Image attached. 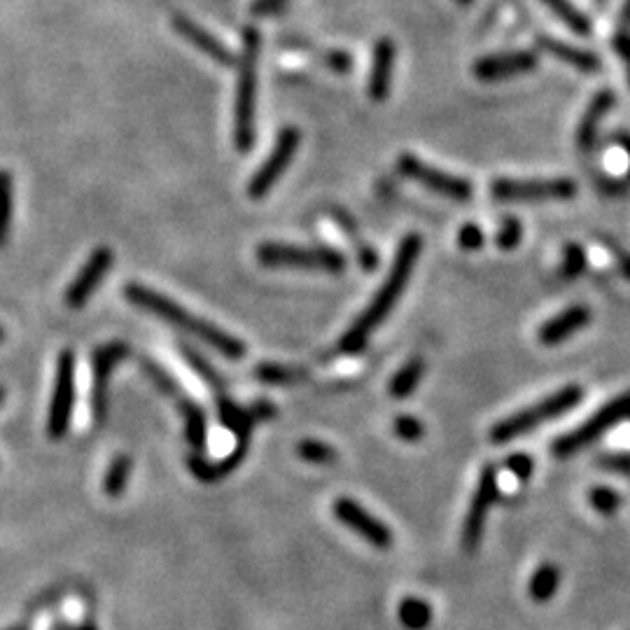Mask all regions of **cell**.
Segmentation results:
<instances>
[{"mask_svg":"<svg viewBox=\"0 0 630 630\" xmlns=\"http://www.w3.org/2000/svg\"><path fill=\"white\" fill-rule=\"evenodd\" d=\"M420 252H423V238L418 234H409L402 238L399 248L392 259V266L388 271V278L383 280L381 290L374 294L371 304L364 308L353 325L346 329V334L341 336L339 350L346 355H357L367 348L371 334L388 320L392 308L397 306V301L402 299V294L409 285L413 266H416Z\"/></svg>","mask_w":630,"mask_h":630,"instance_id":"cell-1","label":"cell"},{"mask_svg":"<svg viewBox=\"0 0 630 630\" xmlns=\"http://www.w3.org/2000/svg\"><path fill=\"white\" fill-rule=\"evenodd\" d=\"M124 294L133 306L143 308V311L157 315V318L168 322V325L196 336V339L208 343L210 348H215L217 353L227 357V360H243V355H245L243 341H238L234 334L224 332V329L201 320L199 315L185 311V308L175 304L173 299H168L166 294H161L157 290H152V287H145L140 283L126 285Z\"/></svg>","mask_w":630,"mask_h":630,"instance_id":"cell-2","label":"cell"},{"mask_svg":"<svg viewBox=\"0 0 630 630\" xmlns=\"http://www.w3.org/2000/svg\"><path fill=\"white\" fill-rule=\"evenodd\" d=\"M262 52V33L245 28L243 49L238 56V82L234 103V143L238 152H250L257 136V66Z\"/></svg>","mask_w":630,"mask_h":630,"instance_id":"cell-3","label":"cell"},{"mask_svg":"<svg viewBox=\"0 0 630 630\" xmlns=\"http://www.w3.org/2000/svg\"><path fill=\"white\" fill-rule=\"evenodd\" d=\"M581 397H584V390L579 385H565V388L553 392V395L539 399L537 404L525 406V409L514 413V416L495 423L493 430H490V441L493 444H507V441L525 437V434L535 432L539 425L565 416L567 411H572L581 402Z\"/></svg>","mask_w":630,"mask_h":630,"instance_id":"cell-4","label":"cell"},{"mask_svg":"<svg viewBox=\"0 0 630 630\" xmlns=\"http://www.w3.org/2000/svg\"><path fill=\"white\" fill-rule=\"evenodd\" d=\"M257 259L269 269H301V271H327L341 273L346 269V257L339 250L315 245H285V243H262L257 248Z\"/></svg>","mask_w":630,"mask_h":630,"instance_id":"cell-5","label":"cell"},{"mask_svg":"<svg viewBox=\"0 0 630 630\" xmlns=\"http://www.w3.org/2000/svg\"><path fill=\"white\" fill-rule=\"evenodd\" d=\"M626 418H630V390L623 392L619 397H614L612 402H607L600 411H595L586 423L574 427L572 432L560 434V437L551 444V453L560 460L572 458V455L584 451L588 444L598 441L602 434H607L614 425H619L621 420Z\"/></svg>","mask_w":630,"mask_h":630,"instance_id":"cell-6","label":"cell"},{"mask_svg":"<svg viewBox=\"0 0 630 630\" xmlns=\"http://www.w3.org/2000/svg\"><path fill=\"white\" fill-rule=\"evenodd\" d=\"M490 194L497 201H565L577 196V182L570 178H500L490 182Z\"/></svg>","mask_w":630,"mask_h":630,"instance_id":"cell-7","label":"cell"},{"mask_svg":"<svg viewBox=\"0 0 630 630\" xmlns=\"http://www.w3.org/2000/svg\"><path fill=\"white\" fill-rule=\"evenodd\" d=\"M75 406V355L73 350H63L56 364V381L52 402L47 413V437L59 441L68 434Z\"/></svg>","mask_w":630,"mask_h":630,"instance_id":"cell-8","label":"cell"},{"mask_svg":"<svg viewBox=\"0 0 630 630\" xmlns=\"http://www.w3.org/2000/svg\"><path fill=\"white\" fill-rule=\"evenodd\" d=\"M397 171L402 173L404 178L418 182V185L427 187L434 194L446 196V199L469 201L474 194V187L469 180L460 178V175L439 171V168L425 164L423 159L413 157V154H402V157L397 159Z\"/></svg>","mask_w":630,"mask_h":630,"instance_id":"cell-9","label":"cell"},{"mask_svg":"<svg viewBox=\"0 0 630 630\" xmlns=\"http://www.w3.org/2000/svg\"><path fill=\"white\" fill-rule=\"evenodd\" d=\"M301 143V133L297 126H285L283 131L278 133L276 145L269 152V157L262 161V166L257 168V173L252 175L248 182V196L250 199H262L271 192V187L283 178V173L290 168L294 154L299 150Z\"/></svg>","mask_w":630,"mask_h":630,"instance_id":"cell-10","label":"cell"},{"mask_svg":"<svg viewBox=\"0 0 630 630\" xmlns=\"http://www.w3.org/2000/svg\"><path fill=\"white\" fill-rule=\"evenodd\" d=\"M497 495H500V483H497V467L486 465L481 469L479 483H476L472 504H469V511L465 516V525H462V549L467 553H472L479 549L483 528H486V516L490 507H493Z\"/></svg>","mask_w":630,"mask_h":630,"instance_id":"cell-11","label":"cell"},{"mask_svg":"<svg viewBox=\"0 0 630 630\" xmlns=\"http://www.w3.org/2000/svg\"><path fill=\"white\" fill-rule=\"evenodd\" d=\"M334 516L346 528L367 539L371 546H376V549H390L392 546V532L388 525L378 521L376 516H371L367 509L360 507L355 500H350V497H339L334 502Z\"/></svg>","mask_w":630,"mask_h":630,"instance_id":"cell-12","label":"cell"},{"mask_svg":"<svg viewBox=\"0 0 630 630\" xmlns=\"http://www.w3.org/2000/svg\"><path fill=\"white\" fill-rule=\"evenodd\" d=\"M112 262H115V255H112V250L105 248V245L91 252L89 259L80 269V273H77L75 280L66 290V294H63L66 306L77 311V308H82L84 304H87L96 287L101 285V280L108 276Z\"/></svg>","mask_w":630,"mask_h":630,"instance_id":"cell-13","label":"cell"},{"mask_svg":"<svg viewBox=\"0 0 630 630\" xmlns=\"http://www.w3.org/2000/svg\"><path fill=\"white\" fill-rule=\"evenodd\" d=\"M129 355V346L122 341L103 343L94 353V388H91V409L94 420L103 423L105 411H108V383L117 362H122Z\"/></svg>","mask_w":630,"mask_h":630,"instance_id":"cell-14","label":"cell"},{"mask_svg":"<svg viewBox=\"0 0 630 630\" xmlns=\"http://www.w3.org/2000/svg\"><path fill=\"white\" fill-rule=\"evenodd\" d=\"M537 63L539 56L535 52L521 49V52L483 56V59H479L472 66V73L476 80L481 82H500L509 80V77L530 73V70L537 68Z\"/></svg>","mask_w":630,"mask_h":630,"instance_id":"cell-15","label":"cell"},{"mask_svg":"<svg viewBox=\"0 0 630 630\" xmlns=\"http://www.w3.org/2000/svg\"><path fill=\"white\" fill-rule=\"evenodd\" d=\"M397 47L390 38H381L374 47V59H371V73L367 82V94L371 101L383 103L390 94L392 70H395Z\"/></svg>","mask_w":630,"mask_h":630,"instance_id":"cell-16","label":"cell"},{"mask_svg":"<svg viewBox=\"0 0 630 630\" xmlns=\"http://www.w3.org/2000/svg\"><path fill=\"white\" fill-rule=\"evenodd\" d=\"M591 308L588 306H570L565 308L563 313H558L556 318L546 320L542 327H539V341L544 343V346H558V343H563L570 339V336H574L579 332V329H584L586 325H591Z\"/></svg>","mask_w":630,"mask_h":630,"instance_id":"cell-17","label":"cell"},{"mask_svg":"<svg viewBox=\"0 0 630 630\" xmlns=\"http://www.w3.org/2000/svg\"><path fill=\"white\" fill-rule=\"evenodd\" d=\"M173 28L189 42V45H194L199 52L206 54L208 59L222 63V66H234V54L229 52V47L222 45V42L217 40L213 33H208L203 26L194 24L192 19H187L185 14H175Z\"/></svg>","mask_w":630,"mask_h":630,"instance_id":"cell-18","label":"cell"},{"mask_svg":"<svg viewBox=\"0 0 630 630\" xmlns=\"http://www.w3.org/2000/svg\"><path fill=\"white\" fill-rule=\"evenodd\" d=\"M537 47L542 52L551 54L553 59L567 63V66L581 70V73H595L600 70V56L595 52H588V49H581L577 45H570V42L549 38V35H539L537 38Z\"/></svg>","mask_w":630,"mask_h":630,"instance_id":"cell-19","label":"cell"},{"mask_svg":"<svg viewBox=\"0 0 630 630\" xmlns=\"http://www.w3.org/2000/svg\"><path fill=\"white\" fill-rule=\"evenodd\" d=\"M616 96L612 89H602L598 94L593 96V101L588 103V108L581 117L579 129H577V145L579 150L588 152L595 145V138H598V126L609 110L614 108Z\"/></svg>","mask_w":630,"mask_h":630,"instance_id":"cell-20","label":"cell"},{"mask_svg":"<svg viewBox=\"0 0 630 630\" xmlns=\"http://www.w3.org/2000/svg\"><path fill=\"white\" fill-rule=\"evenodd\" d=\"M245 455H248V439H238L236 448L224 460L208 462V460H203L199 453H196V455H192V458H189V469H192V474L199 481L213 483V481H220L227 474L234 472V469L243 462Z\"/></svg>","mask_w":630,"mask_h":630,"instance_id":"cell-21","label":"cell"},{"mask_svg":"<svg viewBox=\"0 0 630 630\" xmlns=\"http://www.w3.org/2000/svg\"><path fill=\"white\" fill-rule=\"evenodd\" d=\"M180 413L185 418V434L187 441L192 444L196 453H203L208 439V425H206V413L199 404L189 402V399H180Z\"/></svg>","mask_w":630,"mask_h":630,"instance_id":"cell-22","label":"cell"},{"mask_svg":"<svg viewBox=\"0 0 630 630\" xmlns=\"http://www.w3.org/2000/svg\"><path fill=\"white\" fill-rule=\"evenodd\" d=\"M423 374H425V360H423V357H411V360L406 362L395 376H392V381L388 385L390 395L395 397V399L411 397V392L418 388V383H420V378H423Z\"/></svg>","mask_w":630,"mask_h":630,"instance_id":"cell-23","label":"cell"},{"mask_svg":"<svg viewBox=\"0 0 630 630\" xmlns=\"http://www.w3.org/2000/svg\"><path fill=\"white\" fill-rule=\"evenodd\" d=\"M558 586H560L558 567L551 565V563H546L542 567H537V572L532 574L528 593H530V598L535 600V602H549L553 595H556Z\"/></svg>","mask_w":630,"mask_h":630,"instance_id":"cell-24","label":"cell"},{"mask_svg":"<svg viewBox=\"0 0 630 630\" xmlns=\"http://www.w3.org/2000/svg\"><path fill=\"white\" fill-rule=\"evenodd\" d=\"M542 3L549 7V10L556 14V17L563 21V24L574 31L577 35H588L591 33V19L586 17L579 7H574L570 0H542Z\"/></svg>","mask_w":630,"mask_h":630,"instance_id":"cell-25","label":"cell"},{"mask_svg":"<svg viewBox=\"0 0 630 630\" xmlns=\"http://www.w3.org/2000/svg\"><path fill=\"white\" fill-rule=\"evenodd\" d=\"M399 621L409 630H425L432 623V607L420 598H404L397 607Z\"/></svg>","mask_w":630,"mask_h":630,"instance_id":"cell-26","label":"cell"},{"mask_svg":"<svg viewBox=\"0 0 630 630\" xmlns=\"http://www.w3.org/2000/svg\"><path fill=\"white\" fill-rule=\"evenodd\" d=\"M133 462L129 455H117L112 460V465L108 467V472L103 476V493L108 497H119L126 490V483H129Z\"/></svg>","mask_w":630,"mask_h":630,"instance_id":"cell-27","label":"cell"},{"mask_svg":"<svg viewBox=\"0 0 630 630\" xmlns=\"http://www.w3.org/2000/svg\"><path fill=\"white\" fill-rule=\"evenodd\" d=\"M257 381L269 383V385H287V383H299L306 378V371L299 367H287V364H259L255 369Z\"/></svg>","mask_w":630,"mask_h":630,"instance_id":"cell-28","label":"cell"},{"mask_svg":"<svg viewBox=\"0 0 630 630\" xmlns=\"http://www.w3.org/2000/svg\"><path fill=\"white\" fill-rule=\"evenodd\" d=\"M12 175L0 171V248L7 243L12 231V213H14V189Z\"/></svg>","mask_w":630,"mask_h":630,"instance_id":"cell-29","label":"cell"},{"mask_svg":"<svg viewBox=\"0 0 630 630\" xmlns=\"http://www.w3.org/2000/svg\"><path fill=\"white\" fill-rule=\"evenodd\" d=\"M180 350H182V357H185L189 367H192L196 374H199L203 381L210 385V388H215L217 395H222V392H224V381L220 378V374H217V371L210 367V362L203 360V357L199 353H194V350L189 348V346H180Z\"/></svg>","mask_w":630,"mask_h":630,"instance_id":"cell-30","label":"cell"},{"mask_svg":"<svg viewBox=\"0 0 630 630\" xmlns=\"http://www.w3.org/2000/svg\"><path fill=\"white\" fill-rule=\"evenodd\" d=\"M297 453H299L301 460L313 462V465H329V462L336 460L334 448L325 444V441H318V439L301 441V444L297 446Z\"/></svg>","mask_w":630,"mask_h":630,"instance_id":"cell-31","label":"cell"},{"mask_svg":"<svg viewBox=\"0 0 630 630\" xmlns=\"http://www.w3.org/2000/svg\"><path fill=\"white\" fill-rule=\"evenodd\" d=\"M586 252L581 245L577 243H570L565 245L563 250V264H560V276L567 278V280H574L579 278L581 273L586 271Z\"/></svg>","mask_w":630,"mask_h":630,"instance_id":"cell-32","label":"cell"},{"mask_svg":"<svg viewBox=\"0 0 630 630\" xmlns=\"http://www.w3.org/2000/svg\"><path fill=\"white\" fill-rule=\"evenodd\" d=\"M588 500H591L595 511H600V514H607V516L614 514V511L621 507L619 493H616V490H612V488H607V486L593 488L591 493H588Z\"/></svg>","mask_w":630,"mask_h":630,"instance_id":"cell-33","label":"cell"},{"mask_svg":"<svg viewBox=\"0 0 630 630\" xmlns=\"http://www.w3.org/2000/svg\"><path fill=\"white\" fill-rule=\"evenodd\" d=\"M521 238H523L521 222H518L516 217H504L502 227H500V231H497V236H495L497 248L514 250V248H518V243H521Z\"/></svg>","mask_w":630,"mask_h":630,"instance_id":"cell-34","label":"cell"},{"mask_svg":"<svg viewBox=\"0 0 630 630\" xmlns=\"http://www.w3.org/2000/svg\"><path fill=\"white\" fill-rule=\"evenodd\" d=\"M395 434L402 441H418V439H423L425 427L418 418L399 416V418H395Z\"/></svg>","mask_w":630,"mask_h":630,"instance_id":"cell-35","label":"cell"},{"mask_svg":"<svg viewBox=\"0 0 630 630\" xmlns=\"http://www.w3.org/2000/svg\"><path fill=\"white\" fill-rule=\"evenodd\" d=\"M483 241H486V236H483L481 227H476L472 222H467L465 227L458 231V245L462 250H481Z\"/></svg>","mask_w":630,"mask_h":630,"instance_id":"cell-36","label":"cell"},{"mask_svg":"<svg viewBox=\"0 0 630 630\" xmlns=\"http://www.w3.org/2000/svg\"><path fill=\"white\" fill-rule=\"evenodd\" d=\"M507 469L516 476L518 481H528L532 476V469H535V462H532L530 455L514 453L507 458Z\"/></svg>","mask_w":630,"mask_h":630,"instance_id":"cell-37","label":"cell"},{"mask_svg":"<svg viewBox=\"0 0 630 630\" xmlns=\"http://www.w3.org/2000/svg\"><path fill=\"white\" fill-rule=\"evenodd\" d=\"M145 364V369H147V374H150V378L157 385H161V390L164 392H168V395H175V383L171 381V378H168L164 371H161L159 367H154L152 362H143Z\"/></svg>","mask_w":630,"mask_h":630,"instance_id":"cell-38","label":"cell"},{"mask_svg":"<svg viewBox=\"0 0 630 630\" xmlns=\"http://www.w3.org/2000/svg\"><path fill=\"white\" fill-rule=\"evenodd\" d=\"M614 49L619 52L621 61L626 63L628 68V82H630V33L628 31H619L614 35Z\"/></svg>","mask_w":630,"mask_h":630,"instance_id":"cell-39","label":"cell"},{"mask_svg":"<svg viewBox=\"0 0 630 630\" xmlns=\"http://www.w3.org/2000/svg\"><path fill=\"white\" fill-rule=\"evenodd\" d=\"M600 465H605L602 469H612V472L630 474V455H607V458L600 460Z\"/></svg>","mask_w":630,"mask_h":630,"instance_id":"cell-40","label":"cell"},{"mask_svg":"<svg viewBox=\"0 0 630 630\" xmlns=\"http://www.w3.org/2000/svg\"><path fill=\"white\" fill-rule=\"evenodd\" d=\"M327 63L334 70H339V73H346V70L353 66V59H350L348 52H332L327 54Z\"/></svg>","mask_w":630,"mask_h":630,"instance_id":"cell-41","label":"cell"},{"mask_svg":"<svg viewBox=\"0 0 630 630\" xmlns=\"http://www.w3.org/2000/svg\"><path fill=\"white\" fill-rule=\"evenodd\" d=\"M250 413L255 416V420L259 423V420H269L276 416V406H273L271 402H255L250 406Z\"/></svg>","mask_w":630,"mask_h":630,"instance_id":"cell-42","label":"cell"},{"mask_svg":"<svg viewBox=\"0 0 630 630\" xmlns=\"http://www.w3.org/2000/svg\"><path fill=\"white\" fill-rule=\"evenodd\" d=\"M357 259H360V266L364 271H374L378 266V255L369 248V245L360 248V252H357Z\"/></svg>","mask_w":630,"mask_h":630,"instance_id":"cell-43","label":"cell"},{"mask_svg":"<svg viewBox=\"0 0 630 630\" xmlns=\"http://www.w3.org/2000/svg\"><path fill=\"white\" fill-rule=\"evenodd\" d=\"M285 3H287V0H255V3H252V12H255V14H271V12L280 10V7H283Z\"/></svg>","mask_w":630,"mask_h":630,"instance_id":"cell-44","label":"cell"},{"mask_svg":"<svg viewBox=\"0 0 630 630\" xmlns=\"http://www.w3.org/2000/svg\"><path fill=\"white\" fill-rule=\"evenodd\" d=\"M614 143L623 147V150H626V154H628V159H630V133H619V136H614ZM628 182H630V168H628Z\"/></svg>","mask_w":630,"mask_h":630,"instance_id":"cell-45","label":"cell"},{"mask_svg":"<svg viewBox=\"0 0 630 630\" xmlns=\"http://www.w3.org/2000/svg\"><path fill=\"white\" fill-rule=\"evenodd\" d=\"M619 271L630 280V255L628 252H619Z\"/></svg>","mask_w":630,"mask_h":630,"instance_id":"cell-46","label":"cell"},{"mask_svg":"<svg viewBox=\"0 0 630 630\" xmlns=\"http://www.w3.org/2000/svg\"><path fill=\"white\" fill-rule=\"evenodd\" d=\"M73 630H98V628H96L94 621H84L82 626H77V628H73Z\"/></svg>","mask_w":630,"mask_h":630,"instance_id":"cell-47","label":"cell"},{"mask_svg":"<svg viewBox=\"0 0 630 630\" xmlns=\"http://www.w3.org/2000/svg\"><path fill=\"white\" fill-rule=\"evenodd\" d=\"M623 24H630V0H626V7H623Z\"/></svg>","mask_w":630,"mask_h":630,"instance_id":"cell-48","label":"cell"},{"mask_svg":"<svg viewBox=\"0 0 630 630\" xmlns=\"http://www.w3.org/2000/svg\"><path fill=\"white\" fill-rule=\"evenodd\" d=\"M458 3H460V5H465V7H467V5H472V3H474V0H458Z\"/></svg>","mask_w":630,"mask_h":630,"instance_id":"cell-49","label":"cell"},{"mask_svg":"<svg viewBox=\"0 0 630 630\" xmlns=\"http://www.w3.org/2000/svg\"><path fill=\"white\" fill-rule=\"evenodd\" d=\"M3 341H5V329L0 327V343H3Z\"/></svg>","mask_w":630,"mask_h":630,"instance_id":"cell-50","label":"cell"},{"mask_svg":"<svg viewBox=\"0 0 630 630\" xmlns=\"http://www.w3.org/2000/svg\"><path fill=\"white\" fill-rule=\"evenodd\" d=\"M10 630H26L24 626H14V628H10Z\"/></svg>","mask_w":630,"mask_h":630,"instance_id":"cell-51","label":"cell"},{"mask_svg":"<svg viewBox=\"0 0 630 630\" xmlns=\"http://www.w3.org/2000/svg\"><path fill=\"white\" fill-rule=\"evenodd\" d=\"M0 402H3V388H0Z\"/></svg>","mask_w":630,"mask_h":630,"instance_id":"cell-52","label":"cell"}]
</instances>
